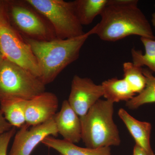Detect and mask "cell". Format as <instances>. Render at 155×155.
<instances>
[{"instance_id": "1", "label": "cell", "mask_w": 155, "mask_h": 155, "mask_svg": "<svg viewBox=\"0 0 155 155\" xmlns=\"http://www.w3.org/2000/svg\"><path fill=\"white\" fill-rule=\"evenodd\" d=\"M137 0H108L101 21L91 30L104 41L114 42L130 35L155 39L151 25Z\"/></svg>"}, {"instance_id": "2", "label": "cell", "mask_w": 155, "mask_h": 155, "mask_svg": "<svg viewBox=\"0 0 155 155\" xmlns=\"http://www.w3.org/2000/svg\"><path fill=\"white\" fill-rule=\"evenodd\" d=\"M92 35L91 29L83 35L66 39L40 41L23 38L36 57L43 83L46 85L52 82L64 69L76 61L84 43Z\"/></svg>"}, {"instance_id": "3", "label": "cell", "mask_w": 155, "mask_h": 155, "mask_svg": "<svg viewBox=\"0 0 155 155\" xmlns=\"http://www.w3.org/2000/svg\"><path fill=\"white\" fill-rule=\"evenodd\" d=\"M114 103L100 99L86 115L80 117L81 140L86 147L96 149L121 143L118 127L113 119Z\"/></svg>"}, {"instance_id": "4", "label": "cell", "mask_w": 155, "mask_h": 155, "mask_svg": "<svg viewBox=\"0 0 155 155\" xmlns=\"http://www.w3.org/2000/svg\"><path fill=\"white\" fill-rule=\"evenodd\" d=\"M9 23L23 38L40 41L57 39L49 21L27 0H8Z\"/></svg>"}, {"instance_id": "5", "label": "cell", "mask_w": 155, "mask_h": 155, "mask_svg": "<svg viewBox=\"0 0 155 155\" xmlns=\"http://www.w3.org/2000/svg\"><path fill=\"white\" fill-rule=\"evenodd\" d=\"M45 86L39 78L5 58L0 65V103L31 99L45 91Z\"/></svg>"}, {"instance_id": "6", "label": "cell", "mask_w": 155, "mask_h": 155, "mask_svg": "<svg viewBox=\"0 0 155 155\" xmlns=\"http://www.w3.org/2000/svg\"><path fill=\"white\" fill-rule=\"evenodd\" d=\"M49 21L59 39L83 35V26L78 19L73 2L64 0H27Z\"/></svg>"}, {"instance_id": "7", "label": "cell", "mask_w": 155, "mask_h": 155, "mask_svg": "<svg viewBox=\"0 0 155 155\" xmlns=\"http://www.w3.org/2000/svg\"><path fill=\"white\" fill-rule=\"evenodd\" d=\"M0 50L5 59L40 78L38 63L31 48L10 25L0 27Z\"/></svg>"}, {"instance_id": "8", "label": "cell", "mask_w": 155, "mask_h": 155, "mask_svg": "<svg viewBox=\"0 0 155 155\" xmlns=\"http://www.w3.org/2000/svg\"><path fill=\"white\" fill-rule=\"evenodd\" d=\"M58 134L54 118L34 126L25 124L15 134L8 155H30L46 137Z\"/></svg>"}, {"instance_id": "9", "label": "cell", "mask_w": 155, "mask_h": 155, "mask_svg": "<svg viewBox=\"0 0 155 155\" xmlns=\"http://www.w3.org/2000/svg\"><path fill=\"white\" fill-rule=\"evenodd\" d=\"M101 84H97L88 78L75 75L72 78L68 101L69 105L80 117L86 115L89 110L103 96Z\"/></svg>"}, {"instance_id": "10", "label": "cell", "mask_w": 155, "mask_h": 155, "mask_svg": "<svg viewBox=\"0 0 155 155\" xmlns=\"http://www.w3.org/2000/svg\"><path fill=\"white\" fill-rule=\"evenodd\" d=\"M59 99L56 94L45 91L26 101L25 106L26 123L29 126L41 124L52 119L57 114Z\"/></svg>"}, {"instance_id": "11", "label": "cell", "mask_w": 155, "mask_h": 155, "mask_svg": "<svg viewBox=\"0 0 155 155\" xmlns=\"http://www.w3.org/2000/svg\"><path fill=\"white\" fill-rule=\"evenodd\" d=\"M58 134L64 140L73 143L81 140L80 118L72 109L67 100L62 103L61 110L54 117Z\"/></svg>"}, {"instance_id": "12", "label": "cell", "mask_w": 155, "mask_h": 155, "mask_svg": "<svg viewBox=\"0 0 155 155\" xmlns=\"http://www.w3.org/2000/svg\"><path fill=\"white\" fill-rule=\"evenodd\" d=\"M118 115L135 140L136 144L143 149L149 155H155L150 141L151 124L149 122L139 121L123 108L119 109Z\"/></svg>"}, {"instance_id": "13", "label": "cell", "mask_w": 155, "mask_h": 155, "mask_svg": "<svg viewBox=\"0 0 155 155\" xmlns=\"http://www.w3.org/2000/svg\"><path fill=\"white\" fill-rule=\"evenodd\" d=\"M41 143L55 150L61 155H112L110 147L96 149L81 147L75 143L53 136L46 137Z\"/></svg>"}, {"instance_id": "14", "label": "cell", "mask_w": 155, "mask_h": 155, "mask_svg": "<svg viewBox=\"0 0 155 155\" xmlns=\"http://www.w3.org/2000/svg\"><path fill=\"white\" fill-rule=\"evenodd\" d=\"M75 13L81 25L91 24L103 13L108 0H75L73 1Z\"/></svg>"}, {"instance_id": "15", "label": "cell", "mask_w": 155, "mask_h": 155, "mask_svg": "<svg viewBox=\"0 0 155 155\" xmlns=\"http://www.w3.org/2000/svg\"><path fill=\"white\" fill-rule=\"evenodd\" d=\"M101 85L102 87L103 96L106 100L113 103L121 101L127 102L136 96L123 78H113L103 81Z\"/></svg>"}, {"instance_id": "16", "label": "cell", "mask_w": 155, "mask_h": 155, "mask_svg": "<svg viewBox=\"0 0 155 155\" xmlns=\"http://www.w3.org/2000/svg\"><path fill=\"white\" fill-rule=\"evenodd\" d=\"M26 100L15 99L0 103V110L6 120L12 127L20 128L26 123L25 106Z\"/></svg>"}, {"instance_id": "17", "label": "cell", "mask_w": 155, "mask_h": 155, "mask_svg": "<svg viewBox=\"0 0 155 155\" xmlns=\"http://www.w3.org/2000/svg\"><path fill=\"white\" fill-rule=\"evenodd\" d=\"M140 41L144 46L145 53L133 48L131 50L132 63L137 67L146 66L155 73V39L141 37Z\"/></svg>"}, {"instance_id": "18", "label": "cell", "mask_w": 155, "mask_h": 155, "mask_svg": "<svg viewBox=\"0 0 155 155\" xmlns=\"http://www.w3.org/2000/svg\"><path fill=\"white\" fill-rule=\"evenodd\" d=\"M143 72L146 79V85L140 93L126 102V106L130 110H136L145 104L155 103V77L147 68H143Z\"/></svg>"}, {"instance_id": "19", "label": "cell", "mask_w": 155, "mask_h": 155, "mask_svg": "<svg viewBox=\"0 0 155 155\" xmlns=\"http://www.w3.org/2000/svg\"><path fill=\"white\" fill-rule=\"evenodd\" d=\"M143 69L142 67L135 66L132 62H125L123 64V79L135 94L140 93L146 85Z\"/></svg>"}, {"instance_id": "20", "label": "cell", "mask_w": 155, "mask_h": 155, "mask_svg": "<svg viewBox=\"0 0 155 155\" xmlns=\"http://www.w3.org/2000/svg\"><path fill=\"white\" fill-rule=\"evenodd\" d=\"M15 128L13 127L8 131L0 135V155H7L9 143L16 134Z\"/></svg>"}, {"instance_id": "21", "label": "cell", "mask_w": 155, "mask_h": 155, "mask_svg": "<svg viewBox=\"0 0 155 155\" xmlns=\"http://www.w3.org/2000/svg\"><path fill=\"white\" fill-rule=\"evenodd\" d=\"M8 0H0V27L10 25L7 10Z\"/></svg>"}, {"instance_id": "22", "label": "cell", "mask_w": 155, "mask_h": 155, "mask_svg": "<svg viewBox=\"0 0 155 155\" xmlns=\"http://www.w3.org/2000/svg\"><path fill=\"white\" fill-rule=\"evenodd\" d=\"M13 127L6 120L0 110V135L11 130Z\"/></svg>"}, {"instance_id": "23", "label": "cell", "mask_w": 155, "mask_h": 155, "mask_svg": "<svg viewBox=\"0 0 155 155\" xmlns=\"http://www.w3.org/2000/svg\"><path fill=\"white\" fill-rule=\"evenodd\" d=\"M133 155H149L143 149L136 144L134 147Z\"/></svg>"}, {"instance_id": "24", "label": "cell", "mask_w": 155, "mask_h": 155, "mask_svg": "<svg viewBox=\"0 0 155 155\" xmlns=\"http://www.w3.org/2000/svg\"><path fill=\"white\" fill-rule=\"evenodd\" d=\"M155 8V5H154ZM151 22L153 26L155 28V11L154 13H153L152 16Z\"/></svg>"}, {"instance_id": "25", "label": "cell", "mask_w": 155, "mask_h": 155, "mask_svg": "<svg viewBox=\"0 0 155 155\" xmlns=\"http://www.w3.org/2000/svg\"><path fill=\"white\" fill-rule=\"evenodd\" d=\"M4 59H5V58H4L2 54V52H1V50H0V65L2 64Z\"/></svg>"}]
</instances>
